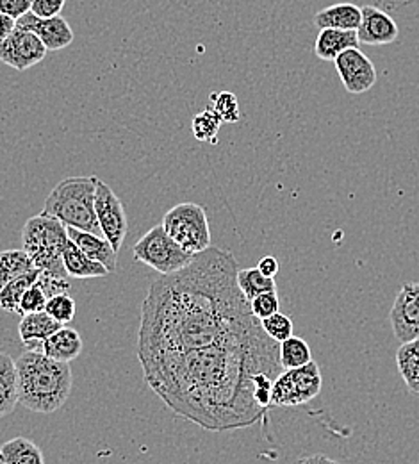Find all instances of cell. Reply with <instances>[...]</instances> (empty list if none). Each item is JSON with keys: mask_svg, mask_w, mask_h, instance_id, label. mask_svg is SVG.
<instances>
[{"mask_svg": "<svg viewBox=\"0 0 419 464\" xmlns=\"http://www.w3.org/2000/svg\"><path fill=\"white\" fill-rule=\"evenodd\" d=\"M279 342L262 325L207 348L150 357L141 362L150 390L176 414L205 430L244 429L266 416L255 401L259 373L277 377Z\"/></svg>", "mask_w": 419, "mask_h": 464, "instance_id": "obj_1", "label": "cell"}, {"mask_svg": "<svg viewBox=\"0 0 419 464\" xmlns=\"http://www.w3.org/2000/svg\"><path fill=\"white\" fill-rule=\"evenodd\" d=\"M238 261L209 246L154 281L141 304L138 359L207 348L261 327L238 286Z\"/></svg>", "mask_w": 419, "mask_h": 464, "instance_id": "obj_2", "label": "cell"}, {"mask_svg": "<svg viewBox=\"0 0 419 464\" xmlns=\"http://www.w3.org/2000/svg\"><path fill=\"white\" fill-rule=\"evenodd\" d=\"M18 404L42 414L60 411L71 393L70 362H61L43 352L25 350L16 359Z\"/></svg>", "mask_w": 419, "mask_h": 464, "instance_id": "obj_3", "label": "cell"}, {"mask_svg": "<svg viewBox=\"0 0 419 464\" xmlns=\"http://www.w3.org/2000/svg\"><path fill=\"white\" fill-rule=\"evenodd\" d=\"M97 182L95 175L62 179L47 197L42 213L58 218L66 227L102 234L95 211Z\"/></svg>", "mask_w": 419, "mask_h": 464, "instance_id": "obj_4", "label": "cell"}, {"mask_svg": "<svg viewBox=\"0 0 419 464\" xmlns=\"http://www.w3.org/2000/svg\"><path fill=\"white\" fill-rule=\"evenodd\" d=\"M68 227L54 217L36 215L22 229V248L31 256L36 268L66 277L62 252L68 243Z\"/></svg>", "mask_w": 419, "mask_h": 464, "instance_id": "obj_5", "label": "cell"}, {"mask_svg": "<svg viewBox=\"0 0 419 464\" xmlns=\"http://www.w3.org/2000/svg\"><path fill=\"white\" fill-rule=\"evenodd\" d=\"M134 259L161 276L186 268L196 254L187 252L167 232L163 226L152 227L134 245Z\"/></svg>", "mask_w": 419, "mask_h": 464, "instance_id": "obj_6", "label": "cell"}, {"mask_svg": "<svg viewBox=\"0 0 419 464\" xmlns=\"http://www.w3.org/2000/svg\"><path fill=\"white\" fill-rule=\"evenodd\" d=\"M163 227L191 254H200L211 246L209 220L205 209L198 204H177L165 215Z\"/></svg>", "mask_w": 419, "mask_h": 464, "instance_id": "obj_7", "label": "cell"}, {"mask_svg": "<svg viewBox=\"0 0 419 464\" xmlns=\"http://www.w3.org/2000/svg\"><path fill=\"white\" fill-rule=\"evenodd\" d=\"M319 366L310 361L305 366L282 370L273 381L271 407H300L309 404L321 392Z\"/></svg>", "mask_w": 419, "mask_h": 464, "instance_id": "obj_8", "label": "cell"}, {"mask_svg": "<svg viewBox=\"0 0 419 464\" xmlns=\"http://www.w3.org/2000/svg\"><path fill=\"white\" fill-rule=\"evenodd\" d=\"M95 211L102 236L110 239L113 248L120 252L125 236L129 232V218L119 195L111 189L110 184L99 179L95 193Z\"/></svg>", "mask_w": 419, "mask_h": 464, "instance_id": "obj_9", "label": "cell"}, {"mask_svg": "<svg viewBox=\"0 0 419 464\" xmlns=\"http://www.w3.org/2000/svg\"><path fill=\"white\" fill-rule=\"evenodd\" d=\"M47 47L33 31L14 27V31L0 44V61L18 72H25L43 61Z\"/></svg>", "mask_w": 419, "mask_h": 464, "instance_id": "obj_10", "label": "cell"}, {"mask_svg": "<svg viewBox=\"0 0 419 464\" xmlns=\"http://www.w3.org/2000/svg\"><path fill=\"white\" fill-rule=\"evenodd\" d=\"M334 66L348 93L360 95L376 84V68L359 47L347 49L334 59Z\"/></svg>", "mask_w": 419, "mask_h": 464, "instance_id": "obj_11", "label": "cell"}, {"mask_svg": "<svg viewBox=\"0 0 419 464\" xmlns=\"http://www.w3.org/2000/svg\"><path fill=\"white\" fill-rule=\"evenodd\" d=\"M389 320L402 343L419 338V283L404 285L391 307Z\"/></svg>", "mask_w": 419, "mask_h": 464, "instance_id": "obj_12", "label": "cell"}, {"mask_svg": "<svg viewBox=\"0 0 419 464\" xmlns=\"http://www.w3.org/2000/svg\"><path fill=\"white\" fill-rule=\"evenodd\" d=\"M16 27H22L38 34L49 53L62 51L73 42V31L62 14L42 18V16H36L33 11H29L16 20Z\"/></svg>", "mask_w": 419, "mask_h": 464, "instance_id": "obj_13", "label": "cell"}, {"mask_svg": "<svg viewBox=\"0 0 419 464\" xmlns=\"http://www.w3.org/2000/svg\"><path fill=\"white\" fill-rule=\"evenodd\" d=\"M398 34H400L398 24L387 11L376 5L362 7V22L357 27L360 44L373 45V47L391 45L393 42H396Z\"/></svg>", "mask_w": 419, "mask_h": 464, "instance_id": "obj_14", "label": "cell"}, {"mask_svg": "<svg viewBox=\"0 0 419 464\" xmlns=\"http://www.w3.org/2000/svg\"><path fill=\"white\" fill-rule=\"evenodd\" d=\"M61 325L58 320H54L47 311L38 313H27L22 316L18 325V334L22 343L27 350H38L42 352L43 342L52 336L56 331H60Z\"/></svg>", "mask_w": 419, "mask_h": 464, "instance_id": "obj_15", "label": "cell"}, {"mask_svg": "<svg viewBox=\"0 0 419 464\" xmlns=\"http://www.w3.org/2000/svg\"><path fill=\"white\" fill-rule=\"evenodd\" d=\"M68 237L91 259L102 263L110 274L117 270V259L119 252L113 248L108 237L95 232L81 231L75 227H68Z\"/></svg>", "mask_w": 419, "mask_h": 464, "instance_id": "obj_16", "label": "cell"}, {"mask_svg": "<svg viewBox=\"0 0 419 464\" xmlns=\"http://www.w3.org/2000/svg\"><path fill=\"white\" fill-rule=\"evenodd\" d=\"M359 36L357 31L350 29H319V34L316 38L314 54L316 58L323 61H332L338 58L341 53L352 47H359Z\"/></svg>", "mask_w": 419, "mask_h": 464, "instance_id": "obj_17", "label": "cell"}, {"mask_svg": "<svg viewBox=\"0 0 419 464\" xmlns=\"http://www.w3.org/2000/svg\"><path fill=\"white\" fill-rule=\"evenodd\" d=\"M362 22V7L352 2H341L329 5L314 14V25L318 29H350L357 31Z\"/></svg>", "mask_w": 419, "mask_h": 464, "instance_id": "obj_18", "label": "cell"}, {"mask_svg": "<svg viewBox=\"0 0 419 464\" xmlns=\"http://www.w3.org/2000/svg\"><path fill=\"white\" fill-rule=\"evenodd\" d=\"M62 261L68 277L73 279H100L110 276V270L102 263L88 257L71 239L64 246Z\"/></svg>", "mask_w": 419, "mask_h": 464, "instance_id": "obj_19", "label": "cell"}, {"mask_svg": "<svg viewBox=\"0 0 419 464\" xmlns=\"http://www.w3.org/2000/svg\"><path fill=\"white\" fill-rule=\"evenodd\" d=\"M42 352L61 362H71L82 352V338L75 329L62 325L60 331L43 342Z\"/></svg>", "mask_w": 419, "mask_h": 464, "instance_id": "obj_20", "label": "cell"}, {"mask_svg": "<svg viewBox=\"0 0 419 464\" xmlns=\"http://www.w3.org/2000/svg\"><path fill=\"white\" fill-rule=\"evenodd\" d=\"M18 404L16 361L0 350V418L9 416Z\"/></svg>", "mask_w": 419, "mask_h": 464, "instance_id": "obj_21", "label": "cell"}, {"mask_svg": "<svg viewBox=\"0 0 419 464\" xmlns=\"http://www.w3.org/2000/svg\"><path fill=\"white\" fill-rule=\"evenodd\" d=\"M396 366L409 392L419 397V338L400 345L396 352Z\"/></svg>", "mask_w": 419, "mask_h": 464, "instance_id": "obj_22", "label": "cell"}, {"mask_svg": "<svg viewBox=\"0 0 419 464\" xmlns=\"http://www.w3.org/2000/svg\"><path fill=\"white\" fill-rule=\"evenodd\" d=\"M42 450L27 438L18 436L0 447V464H43Z\"/></svg>", "mask_w": 419, "mask_h": 464, "instance_id": "obj_23", "label": "cell"}, {"mask_svg": "<svg viewBox=\"0 0 419 464\" xmlns=\"http://www.w3.org/2000/svg\"><path fill=\"white\" fill-rule=\"evenodd\" d=\"M40 274H42L40 268H33L31 272L9 281L4 288H0V309L5 313L20 314L22 298H24L25 291L38 281Z\"/></svg>", "mask_w": 419, "mask_h": 464, "instance_id": "obj_24", "label": "cell"}, {"mask_svg": "<svg viewBox=\"0 0 419 464\" xmlns=\"http://www.w3.org/2000/svg\"><path fill=\"white\" fill-rule=\"evenodd\" d=\"M33 268L36 266L24 248L0 250V288H4L9 281L31 272Z\"/></svg>", "mask_w": 419, "mask_h": 464, "instance_id": "obj_25", "label": "cell"}, {"mask_svg": "<svg viewBox=\"0 0 419 464\" xmlns=\"http://www.w3.org/2000/svg\"><path fill=\"white\" fill-rule=\"evenodd\" d=\"M279 355H281V364L284 370L300 368L312 361V352H310L309 343L299 336H291V338L281 342Z\"/></svg>", "mask_w": 419, "mask_h": 464, "instance_id": "obj_26", "label": "cell"}, {"mask_svg": "<svg viewBox=\"0 0 419 464\" xmlns=\"http://www.w3.org/2000/svg\"><path fill=\"white\" fill-rule=\"evenodd\" d=\"M238 286L243 295L252 300L264 291H277L275 277H266L259 268H244L238 272Z\"/></svg>", "mask_w": 419, "mask_h": 464, "instance_id": "obj_27", "label": "cell"}, {"mask_svg": "<svg viewBox=\"0 0 419 464\" xmlns=\"http://www.w3.org/2000/svg\"><path fill=\"white\" fill-rule=\"evenodd\" d=\"M222 123L224 121H222V118L218 116V113L214 110L207 108V110H204L202 113H198V115L193 118V123H191L193 136L198 141H205V143L216 145Z\"/></svg>", "mask_w": 419, "mask_h": 464, "instance_id": "obj_28", "label": "cell"}, {"mask_svg": "<svg viewBox=\"0 0 419 464\" xmlns=\"http://www.w3.org/2000/svg\"><path fill=\"white\" fill-rule=\"evenodd\" d=\"M211 110H214L224 123L240 121L241 111L238 97L231 92H214L211 93Z\"/></svg>", "mask_w": 419, "mask_h": 464, "instance_id": "obj_29", "label": "cell"}, {"mask_svg": "<svg viewBox=\"0 0 419 464\" xmlns=\"http://www.w3.org/2000/svg\"><path fill=\"white\" fill-rule=\"evenodd\" d=\"M45 311H47L54 320H58L61 325H68V324L75 318V300L68 295V291H66V293L52 295V296L47 300Z\"/></svg>", "mask_w": 419, "mask_h": 464, "instance_id": "obj_30", "label": "cell"}, {"mask_svg": "<svg viewBox=\"0 0 419 464\" xmlns=\"http://www.w3.org/2000/svg\"><path fill=\"white\" fill-rule=\"evenodd\" d=\"M261 325L264 329V333L275 340V342H284L288 338L293 336V320L286 314H282L281 311H277L275 314L268 316V318H262L261 320Z\"/></svg>", "mask_w": 419, "mask_h": 464, "instance_id": "obj_31", "label": "cell"}, {"mask_svg": "<svg viewBox=\"0 0 419 464\" xmlns=\"http://www.w3.org/2000/svg\"><path fill=\"white\" fill-rule=\"evenodd\" d=\"M279 307H281V300H279L277 291H264L250 300V309H252L253 316L259 320L275 314L279 311Z\"/></svg>", "mask_w": 419, "mask_h": 464, "instance_id": "obj_32", "label": "cell"}, {"mask_svg": "<svg viewBox=\"0 0 419 464\" xmlns=\"http://www.w3.org/2000/svg\"><path fill=\"white\" fill-rule=\"evenodd\" d=\"M49 295L43 290V286L40 285V281H36L29 290L25 291L22 304H20V316L27 314V313H38V311H45Z\"/></svg>", "mask_w": 419, "mask_h": 464, "instance_id": "obj_33", "label": "cell"}, {"mask_svg": "<svg viewBox=\"0 0 419 464\" xmlns=\"http://www.w3.org/2000/svg\"><path fill=\"white\" fill-rule=\"evenodd\" d=\"M66 0H33V7L31 11L36 16L42 18H51V16H58L64 7Z\"/></svg>", "mask_w": 419, "mask_h": 464, "instance_id": "obj_34", "label": "cell"}, {"mask_svg": "<svg viewBox=\"0 0 419 464\" xmlns=\"http://www.w3.org/2000/svg\"><path fill=\"white\" fill-rule=\"evenodd\" d=\"M33 7V0H0V11L18 20Z\"/></svg>", "mask_w": 419, "mask_h": 464, "instance_id": "obj_35", "label": "cell"}, {"mask_svg": "<svg viewBox=\"0 0 419 464\" xmlns=\"http://www.w3.org/2000/svg\"><path fill=\"white\" fill-rule=\"evenodd\" d=\"M257 268L266 276V277H275L279 274V261L273 257V256H266L262 257L259 263H257Z\"/></svg>", "mask_w": 419, "mask_h": 464, "instance_id": "obj_36", "label": "cell"}, {"mask_svg": "<svg viewBox=\"0 0 419 464\" xmlns=\"http://www.w3.org/2000/svg\"><path fill=\"white\" fill-rule=\"evenodd\" d=\"M14 27H16V20L0 11V44L14 31Z\"/></svg>", "mask_w": 419, "mask_h": 464, "instance_id": "obj_37", "label": "cell"}, {"mask_svg": "<svg viewBox=\"0 0 419 464\" xmlns=\"http://www.w3.org/2000/svg\"><path fill=\"white\" fill-rule=\"evenodd\" d=\"M405 2H407V0H405Z\"/></svg>", "mask_w": 419, "mask_h": 464, "instance_id": "obj_38", "label": "cell"}]
</instances>
